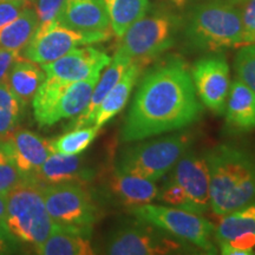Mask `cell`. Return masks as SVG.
<instances>
[{
  "mask_svg": "<svg viewBox=\"0 0 255 255\" xmlns=\"http://www.w3.org/2000/svg\"><path fill=\"white\" fill-rule=\"evenodd\" d=\"M5 226L18 240L33 246L44 242L55 231L50 218L43 188L33 177H28L7 194Z\"/></svg>",
  "mask_w": 255,
  "mask_h": 255,
  "instance_id": "5b68a950",
  "label": "cell"
},
{
  "mask_svg": "<svg viewBox=\"0 0 255 255\" xmlns=\"http://www.w3.org/2000/svg\"><path fill=\"white\" fill-rule=\"evenodd\" d=\"M44 79L45 72L38 66L37 63L28 60L25 57H19L9 69L5 81L21 103L26 105L33 100Z\"/></svg>",
  "mask_w": 255,
  "mask_h": 255,
  "instance_id": "7402d4cb",
  "label": "cell"
},
{
  "mask_svg": "<svg viewBox=\"0 0 255 255\" xmlns=\"http://www.w3.org/2000/svg\"><path fill=\"white\" fill-rule=\"evenodd\" d=\"M202 105L191 72L180 58H169L143 77L121 131L131 143L181 130L195 123Z\"/></svg>",
  "mask_w": 255,
  "mask_h": 255,
  "instance_id": "6da1fadb",
  "label": "cell"
},
{
  "mask_svg": "<svg viewBox=\"0 0 255 255\" xmlns=\"http://www.w3.org/2000/svg\"><path fill=\"white\" fill-rule=\"evenodd\" d=\"M196 95L213 113H225L231 89L229 65L223 53L202 57L194 64L191 71Z\"/></svg>",
  "mask_w": 255,
  "mask_h": 255,
  "instance_id": "4fadbf2b",
  "label": "cell"
},
{
  "mask_svg": "<svg viewBox=\"0 0 255 255\" xmlns=\"http://www.w3.org/2000/svg\"><path fill=\"white\" fill-rule=\"evenodd\" d=\"M41 186L64 182L87 183L95 176V171L85 164L78 155H62L52 152L37 170L30 174Z\"/></svg>",
  "mask_w": 255,
  "mask_h": 255,
  "instance_id": "e0dca14e",
  "label": "cell"
},
{
  "mask_svg": "<svg viewBox=\"0 0 255 255\" xmlns=\"http://www.w3.org/2000/svg\"><path fill=\"white\" fill-rule=\"evenodd\" d=\"M242 25V45L255 44V0H240L238 2Z\"/></svg>",
  "mask_w": 255,
  "mask_h": 255,
  "instance_id": "4dcf8cb0",
  "label": "cell"
},
{
  "mask_svg": "<svg viewBox=\"0 0 255 255\" xmlns=\"http://www.w3.org/2000/svg\"><path fill=\"white\" fill-rule=\"evenodd\" d=\"M196 247L180 241L143 220L121 225L109 235L104 252L113 255L193 253Z\"/></svg>",
  "mask_w": 255,
  "mask_h": 255,
  "instance_id": "8fae6325",
  "label": "cell"
},
{
  "mask_svg": "<svg viewBox=\"0 0 255 255\" xmlns=\"http://www.w3.org/2000/svg\"><path fill=\"white\" fill-rule=\"evenodd\" d=\"M181 23V18L168 12L145 14L128 28L117 52L138 63L155 58L174 45Z\"/></svg>",
  "mask_w": 255,
  "mask_h": 255,
  "instance_id": "30bf717a",
  "label": "cell"
},
{
  "mask_svg": "<svg viewBox=\"0 0 255 255\" xmlns=\"http://www.w3.org/2000/svg\"><path fill=\"white\" fill-rule=\"evenodd\" d=\"M18 239L6 228L4 222H0V254L12 253L18 250Z\"/></svg>",
  "mask_w": 255,
  "mask_h": 255,
  "instance_id": "836d02e7",
  "label": "cell"
},
{
  "mask_svg": "<svg viewBox=\"0 0 255 255\" xmlns=\"http://www.w3.org/2000/svg\"><path fill=\"white\" fill-rule=\"evenodd\" d=\"M97 133L98 129L94 126L73 129L51 141V148L56 154L79 155L91 144Z\"/></svg>",
  "mask_w": 255,
  "mask_h": 255,
  "instance_id": "83f0119b",
  "label": "cell"
},
{
  "mask_svg": "<svg viewBox=\"0 0 255 255\" xmlns=\"http://www.w3.org/2000/svg\"><path fill=\"white\" fill-rule=\"evenodd\" d=\"M40 255H92L90 237L72 229L57 227L45 241L34 246Z\"/></svg>",
  "mask_w": 255,
  "mask_h": 255,
  "instance_id": "603a6c76",
  "label": "cell"
},
{
  "mask_svg": "<svg viewBox=\"0 0 255 255\" xmlns=\"http://www.w3.org/2000/svg\"><path fill=\"white\" fill-rule=\"evenodd\" d=\"M183 36L191 49L221 52L240 47L242 25L240 9L233 0H202L190 9Z\"/></svg>",
  "mask_w": 255,
  "mask_h": 255,
  "instance_id": "3957f363",
  "label": "cell"
},
{
  "mask_svg": "<svg viewBox=\"0 0 255 255\" xmlns=\"http://www.w3.org/2000/svg\"><path fill=\"white\" fill-rule=\"evenodd\" d=\"M19 52L0 49V83L5 81L6 76L13 65V63L19 58Z\"/></svg>",
  "mask_w": 255,
  "mask_h": 255,
  "instance_id": "e575fe53",
  "label": "cell"
},
{
  "mask_svg": "<svg viewBox=\"0 0 255 255\" xmlns=\"http://www.w3.org/2000/svg\"><path fill=\"white\" fill-rule=\"evenodd\" d=\"M39 20L34 8L26 6L20 14L0 30V49L20 52L36 32Z\"/></svg>",
  "mask_w": 255,
  "mask_h": 255,
  "instance_id": "cb8c5ba5",
  "label": "cell"
},
{
  "mask_svg": "<svg viewBox=\"0 0 255 255\" xmlns=\"http://www.w3.org/2000/svg\"><path fill=\"white\" fill-rule=\"evenodd\" d=\"M24 107L6 81L0 83V141H6L17 129Z\"/></svg>",
  "mask_w": 255,
  "mask_h": 255,
  "instance_id": "4316f807",
  "label": "cell"
},
{
  "mask_svg": "<svg viewBox=\"0 0 255 255\" xmlns=\"http://www.w3.org/2000/svg\"><path fill=\"white\" fill-rule=\"evenodd\" d=\"M101 73L78 82L46 77L32 100L37 123L40 127H50L62 120L79 116L88 107Z\"/></svg>",
  "mask_w": 255,
  "mask_h": 255,
  "instance_id": "52a82bcc",
  "label": "cell"
},
{
  "mask_svg": "<svg viewBox=\"0 0 255 255\" xmlns=\"http://www.w3.org/2000/svg\"><path fill=\"white\" fill-rule=\"evenodd\" d=\"M27 177L28 174L23 173L14 163L5 141H0V194H8Z\"/></svg>",
  "mask_w": 255,
  "mask_h": 255,
  "instance_id": "f1b7e54d",
  "label": "cell"
},
{
  "mask_svg": "<svg viewBox=\"0 0 255 255\" xmlns=\"http://www.w3.org/2000/svg\"><path fill=\"white\" fill-rule=\"evenodd\" d=\"M158 187L156 182L115 169L108 177L105 195L116 206L132 209L156 200Z\"/></svg>",
  "mask_w": 255,
  "mask_h": 255,
  "instance_id": "2e32d148",
  "label": "cell"
},
{
  "mask_svg": "<svg viewBox=\"0 0 255 255\" xmlns=\"http://www.w3.org/2000/svg\"><path fill=\"white\" fill-rule=\"evenodd\" d=\"M136 219L151 223L177 240L193 245L208 254L218 253L214 244L215 227L201 214L170 206L143 205L129 210Z\"/></svg>",
  "mask_w": 255,
  "mask_h": 255,
  "instance_id": "9c48e42d",
  "label": "cell"
},
{
  "mask_svg": "<svg viewBox=\"0 0 255 255\" xmlns=\"http://www.w3.org/2000/svg\"><path fill=\"white\" fill-rule=\"evenodd\" d=\"M209 168L210 208L223 216L255 202V155L220 144L205 154Z\"/></svg>",
  "mask_w": 255,
  "mask_h": 255,
  "instance_id": "7a4b0ae2",
  "label": "cell"
},
{
  "mask_svg": "<svg viewBox=\"0 0 255 255\" xmlns=\"http://www.w3.org/2000/svg\"><path fill=\"white\" fill-rule=\"evenodd\" d=\"M131 63L132 60L127 58L126 56L121 55L120 52L115 53L114 58L111 59L110 64L107 66V70L98 79V82L96 83L88 107L85 108L84 111L79 115L78 119L72 124V129H78V128L89 127L94 124L95 114L98 107H100V104L103 102L105 96L109 94L111 89L116 85V83L120 81L124 71L129 68Z\"/></svg>",
  "mask_w": 255,
  "mask_h": 255,
  "instance_id": "ffe728a7",
  "label": "cell"
},
{
  "mask_svg": "<svg viewBox=\"0 0 255 255\" xmlns=\"http://www.w3.org/2000/svg\"><path fill=\"white\" fill-rule=\"evenodd\" d=\"M234 69L237 77L255 92V44L239 47Z\"/></svg>",
  "mask_w": 255,
  "mask_h": 255,
  "instance_id": "f546056e",
  "label": "cell"
},
{
  "mask_svg": "<svg viewBox=\"0 0 255 255\" xmlns=\"http://www.w3.org/2000/svg\"><path fill=\"white\" fill-rule=\"evenodd\" d=\"M56 20L84 33H110L105 0H64Z\"/></svg>",
  "mask_w": 255,
  "mask_h": 255,
  "instance_id": "9a60e30c",
  "label": "cell"
},
{
  "mask_svg": "<svg viewBox=\"0 0 255 255\" xmlns=\"http://www.w3.org/2000/svg\"><path fill=\"white\" fill-rule=\"evenodd\" d=\"M225 113L226 126L231 131L255 130V92L238 77L229 89Z\"/></svg>",
  "mask_w": 255,
  "mask_h": 255,
  "instance_id": "d6986e66",
  "label": "cell"
},
{
  "mask_svg": "<svg viewBox=\"0 0 255 255\" xmlns=\"http://www.w3.org/2000/svg\"><path fill=\"white\" fill-rule=\"evenodd\" d=\"M242 234H255V202L221 216L214 239L219 244L229 242Z\"/></svg>",
  "mask_w": 255,
  "mask_h": 255,
  "instance_id": "484cf974",
  "label": "cell"
},
{
  "mask_svg": "<svg viewBox=\"0 0 255 255\" xmlns=\"http://www.w3.org/2000/svg\"><path fill=\"white\" fill-rule=\"evenodd\" d=\"M141 70L142 63L132 62L130 64L129 68L124 71L122 77L120 78V81L116 83V85L111 89L109 94L105 96L103 102L100 104L95 114L92 126L100 130L104 124H107L114 116H116L123 110L124 105L129 100L132 89L139 77Z\"/></svg>",
  "mask_w": 255,
  "mask_h": 255,
  "instance_id": "44dd1931",
  "label": "cell"
},
{
  "mask_svg": "<svg viewBox=\"0 0 255 255\" xmlns=\"http://www.w3.org/2000/svg\"><path fill=\"white\" fill-rule=\"evenodd\" d=\"M5 143L14 163L25 174L37 170L53 152L51 141L25 129H15Z\"/></svg>",
  "mask_w": 255,
  "mask_h": 255,
  "instance_id": "ac0fdd59",
  "label": "cell"
},
{
  "mask_svg": "<svg viewBox=\"0 0 255 255\" xmlns=\"http://www.w3.org/2000/svg\"><path fill=\"white\" fill-rule=\"evenodd\" d=\"M110 27L119 38L128 28L144 17L150 6V0H105Z\"/></svg>",
  "mask_w": 255,
  "mask_h": 255,
  "instance_id": "d4e9b609",
  "label": "cell"
},
{
  "mask_svg": "<svg viewBox=\"0 0 255 255\" xmlns=\"http://www.w3.org/2000/svg\"><path fill=\"white\" fill-rule=\"evenodd\" d=\"M111 62L103 51L95 47H76L53 62L43 64L41 69L46 77L64 82H78L95 73H101Z\"/></svg>",
  "mask_w": 255,
  "mask_h": 255,
  "instance_id": "5bb4252c",
  "label": "cell"
},
{
  "mask_svg": "<svg viewBox=\"0 0 255 255\" xmlns=\"http://www.w3.org/2000/svg\"><path fill=\"white\" fill-rule=\"evenodd\" d=\"M41 188L46 209L57 227L90 237L101 213L85 183L64 182L45 184Z\"/></svg>",
  "mask_w": 255,
  "mask_h": 255,
  "instance_id": "ba28073f",
  "label": "cell"
},
{
  "mask_svg": "<svg viewBox=\"0 0 255 255\" xmlns=\"http://www.w3.org/2000/svg\"><path fill=\"white\" fill-rule=\"evenodd\" d=\"M111 33H84L64 26L58 20L38 25L24 49V57L32 62L47 64L60 58L76 47L109 39Z\"/></svg>",
  "mask_w": 255,
  "mask_h": 255,
  "instance_id": "7c38bea8",
  "label": "cell"
},
{
  "mask_svg": "<svg viewBox=\"0 0 255 255\" xmlns=\"http://www.w3.org/2000/svg\"><path fill=\"white\" fill-rule=\"evenodd\" d=\"M64 0H36L34 11H36L39 24L49 23L56 20Z\"/></svg>",
  "mask_w": 255,
  "mask_h": 255,
  "instance_id": "d6a6232c",
  "label": "cell"
},
{
  "mask_svg": "<svg viewBox=\"0 0 255 255\" xmlns=\"http://www.w3.org/2000/svg\"><path fill=\"white\" fill-rule=\"evenodd\" d=\"M27 6V0H0V30L13 21Z\"/></svg>",
  "mask_w": 255,
  "mask_h": 255,
  "instance_id": "1f68e13d",
  "label": "cell"
},
{
  "mask_svg": "<svg viewBox=\"0 0 255 255\" xmlns=\"http://www.w3.org/2000/svg\"><path fill=\"white\" fill-rule=\"evenodd\" d=\"M156 200L165 206L205 214L210 209L209 168L206 156L188 150L169 170Z\"/></svg>",
  "mask_w": 255,
  "mask_h": 255,
  "instance_id": "277c9868",
  "label": "cell"
},
{
  "mask_svg": "<svg viewBox=\"0 0 255 255\" xmlns=\"http://www.w3.org/2000/svg\"><path fill=\"white\" fill-rule=\"evenodd\" d=\"M7 210V194H0V222H5Z\"/></svg>",
  "mask_w": 255,
  "mask_h": 255,
  "instance_id": "d590c367",
  "label": "cell"
},
{
  "mask_svg": "<svg viewBox=\"0 0 255 255\" xmlns=\"http://www.w3.org/2000/svg\"><path fill=\"white\" fill-rule=\"evenodd\" d=\"M189 132H177L124 148L116 162L119 171L156 181L169 173L191 145Z\"/></svg>",
  "mask_w": 255,
  "mask_h": 255,
  "instance_id": "8992f818",
  "label": "cell"
},
{
  "mask_svg": "<svg viewBox=\"0 0 255 255\" xmlns=\"http://www.w3.org/2000/svg\"><path fill=\"white\" fill-rule=\"evenodd\" d=\"M233 1H235V2H237V4H238V2L240 1V0H233Z\"/></svg>",
  "mask_w": 255,
  "mask_h": 255,
  "instance_id": "8d00e7d4",
  "label": "cell"
}]
</instances>
